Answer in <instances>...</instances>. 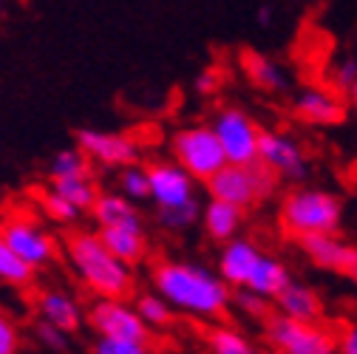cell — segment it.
<instances>
[{
  "instance_id": "8d00e7d4",
  "label": "cell",
  "mask_w": 357,
  "mask_h": 354,
  "mask_svg": "<svg viewBox=\"0 0 357 354\" xmlns=\"http://www.w3.org/2000/svg\"><path fill=\"white\" fill-rule=\"evenodd\" d=\"M337 346H340V354H357V323L343 329V334L337 337Z\"/></svg>"
},
{
  "instance_id": "277c9868",
  "label": "cell",
  "mask_w": 357,
  "mask_h": 354,
  "mask_svg": "<svg viewBox=\"0 0 357 354\" xmlns=\"http://www.w3.org/2000/svg\"><path fill=\"white\" fill-rule=\"evenodd\" d=\"M275 187H278V176L270 167H264L261 162L227 164L207 182L210 199L230 201V204H236L241 210H250L252 204L270 199L275 193Z\"/></svg>"
},
{
  "instance_id": "d590c367",
  "label": "cell",
  "mask_w": 357,
  "mask_h": 354,
  "mask_svg": "<svg viewBox=\"0 0 357 354\" xmlns=\"http://www.w3.org/2000/svg\"><path fill=\"white\" fill-rule=\"evenodd\" d=\"M218 85H221V77L215 71H202L199 79H196V91L199 94H215Z\"/></svg>"
},
{
  "instance_id": "83f0119b",
  "label": "cell",
  "mask_w": 357,
  "mask_h": 354,
  "mask_svg": "<svg viewBox=\"0 0 357 354\" xmlns=\"http://www.w3.org/2000/svg\"><path fill=\"white\" fill-rule=\"evenodd\" d=\"M0 278H3L6 286H29L34 278V267L29 261H23L17 252H12L6 244H0Z\"/></svg>"
},
{
  "instance_id": "30bf717a",
  "label": "cell",
  "mask_w": 357,
  "mask_h": 354,
  "mask_svg": "<svg viewBox=\"0 0 357 354\" xmlns=\"http://www.w3.org/2000/svg\"><path fill=\"white\" fill-rule=\"evenodd\" d=\"M258 162L270 167L284 182H303L309 173V159L295 137L284 130H261L258 145Z\"/></svg>"
},
{
  "instance_id": "8992f818",
  "label": "cell",
  "mask_w": 357,
  "mask_h": 354,
  "mask_svg": "<svg viewBox=\"0 0 357 354\" xmlns=\"http://www.w3.org/2000/svg\"><path fill=\"white\" fill-rule=\"evenodd\" d=\"M264 334L275 351L281 354H340L337 337L318 323L292 321L281 312L264 321Z\"/></svg>"
},
{
  "instance_id": "2e32d148",
  "label": "cell",
  "mask_w": 357,
  "mask_h": 354,
  "mask_svg": "<svg viewBox=\"0 0 357 354\" xmlns=\"http://www.w3.org/2000/svg\"><path fill=\"white\" fill-rule=\"evenodd\" d=\"M34 309H37V315L40 321H46L63 332H77L82 326V309L79 303L63 292V289H46V292H40L37 300H34Z\"/></svg>"
},
{
  "instance_id": "1f68e13d",
  "label": "cell",
  "mask_w": 357,
  "mask_h": 354,
  "mask_svg": "<svg viewBox=\"0 0 357 354\" xmlns=\"http://www.w3.org/2000/svg\"><path fill=\"white\" fill-rule=\"evenodd\" d=\"M326 74H329L326 79H329L335 88H340V91H349V88L354 85V79H357V60H354V57H340V60H335V63L329 66Z\"/></svg>"
},
{
  "instance_id": "8fae6325",
  "label": "cell",
  "mask_w": 357,
  "mask_h": 354,
  "mask_svg": "<svg viewBox=\"0 0 357 354\" xmlns=\"http://www.w3.org/2000/svg\"><path fill=\"white\" fill-rule=\"evenodd\" d=\"M148 170H151V201L156 204V210L182 207L196 199V179L176 159L170 162L159 159L148 164Z\"/></svg>"
},
{
  "instance_id": "cb8c5ba5",
  "label": "cell",
  "mask_w": 357,
  "mask_h": 354,
  "mask_svg": "<svg viewBox=\"0 0 357 354\" xmlns=\"http://www.w3.org/2000/svg\"><path fill=\"white\" fill-rule=\"evenodd\" d=\"M52 187H54L57 193H63L71 204H77L82 213H91V207H94L97 199H100V190H97V185H94L91 176H77V179H57V182H52Z\"/></svg>"
},
{
  "instance_id": "52a82bcc",
  "label": "cell",
  "mask_w": 357,
  "mask_h": 354,
  "mask_svg": "<svg viewBox=\"0 0 357 354\" xmlns=\"http://www.w3.org/2000/svg\"><path fill=\"white\" fill-rule=\"evenodd\" d=\"M88 323L100 337H114V340H137V343H151V326L139 315L137 306H130L125 298H97L88 306Z\"/></svg>"
},
{
  "instance_id": "3957f363",
  "label": "cell",
  "mask_w": 357,
  "mask_h": 354,
  "mask_svg": "<svg viewBox=\"0 0 357 354\" xmlns=\"http://www.w3.org/2000/svg\"><path fill=\"white\" fill-rule=\"evenodd\" d=\"M278 218L281 227L295 238L337 233L343 218V201L321 187H298L281 199Z\"/></svg>"
},
{
  "instance_id": "4fadbf2b",
  "label": "cell",
  "mask_w": 357,
  "mask_h": 354,
  "mask_svg": "<svg viewBox=\"0 0 357 354\" xmlns=\"http://www.w3.org/2000/svg\"><path fill=\"white\" fill-rule=\"evenodd\" d=\"M298 244L315 267L329 270V272H340V275L357 281V247L354 244L337 238L335 233L306 236V238H298Z\"/></svg>"
},
{
  "instance_id": "f35d334b",
  "label": "cell",
  "mask_w": 357,
  "mask_h": 354,
  "mask_svg": "<svg viewBox=\"0 0 357 354\" xmlns=\"http://www.w3.org/2000/svg\"><path fill=\"white\" fill-rule=\"evenodd\" d=\"M270 20H273V12H270V9H266V6L258 9V23H261V26H264V23H270Z\"/></svg>"
},
{
  "instance_id": "e575fe53",
  "label": "cell",
  "mask_w": 357,
  "mask_h": 354,
  "mask_svg": "<svg viewBox=\"0 0 357 354\" xmlns=\"http://www.w3.org/2000/svg\"><path fill=\"white\" fill-rule=\"evenodd\" d=\"M20 351V332L9 318H0V354Z\"/></svg>"
},
{
  "instance_id": "d6986e66",
  "label": "cell",
  "mask_w": 357,
  "mask_h": 354,
  "mask_svg": "<svg viewBox=\"0 0 357 354\" xmlns=\"http://www.w3.org/2000/svg\"><path fill=\"white\" fill-rule=\"evenodd\" d=\"M122 193H100L97 204L91 207V215L97 221V230L102 227H142V215Z\"/></svg>"
},
{
  "instance_id": "ffe728a7",
  "label": "cell",
  "mask_w": 357,
  "mask_h": 354,
  "mask_svg": "<svg viewBox=\"0 0 357 354\" xmlns=\"http://www.w3.org/2000/svg\"><path fill=\"white\" fill-rule=\"evenodd\" d=\"M100 238L105 241V247L125 263H139L148 252V238H145V227H102L97 230Z\"/></svg>"
},
{
  "instance_id": "5b68a950",
  "label": "cell",
  "mask_w": 357,
  "mask_h": 354,
  "mask_svg": "<svg viewBox=\"0 0 357 354\" xmlns=\"http://www.w3.org/2000/svg\"><path fill=\"white\" fill-rule=\"evenodd\" d=\"M170 153H173V159L178 164L190 170V176L196 182H204V185L213 179L221 167L230 164V159H227L225 148H221L213 125L178 128L176 134L170 137Z\"/></svg>"
},
{
  "instance_id": "6da1fadb",
  "label": "cell",
  "mask_w": 357,
  "mask_h": 354,
  "mask_svg": "<svg viewBox=\"0 0 357 354\" xmlns=\"http://www.w3.org/2000/svg\"><path fill=\"white\" fill-rule=\"evenodd\" d=\"M153 289L182 315L213 321L233 306V286L218 272L190 261H159L151 270Z\"/></svg>"
},
{
  "instance_id": "7402d4cb",
  "label": "cell",
  "mask_w": 357,
  "mask_h": 354,
  "mask_svg": "<svg viewBox=\"0 0 357 354\" xmlns=\"http://www.w3.org/2000/svg\"><path fill=\"white\" fill-rule=\"evenodd\" d=\"M241 63H244V71H247L250 82L258 85L261 91H266V94L287 91V71L275 60H270V57L261 54V52H247L241 57Z\"/></svg>"
},
{
  "instance_id": "d6a6232c",
  "label": "cell",
  "mask_w": 357,
  "mask_h": 354,
  "mask_svg": "<svg viewBox=\"0 0 357 354\" xmlns=\"http://www.w3.org/2000/svg\"><path fill=\"white\" fill-rule=\"evenodd\" d=\"M91 354H151L148 343L137 340H114V337H100L91 348Z\"/></svg>"
},
{
  "instance_id": "44dd1931",
  "label": "cell",
  "mask_w": 357,
  "mask_h": 354,
  "mask_svg": "<svg viewBox=\"0 0 357 354\" xmlns=\"http://www.w3.org/2000/svg\"><path fill=\"white\" fill-rule=\"evenodd\" d=\"M289 281H292V275H289V270H287V263L264 252V255L258 258V263H255V270H252L247 286L255 289V292L264 295V298L275 300V298L289 286Z\"/></svg>"
},
{
  "instance_id": "4dcf8cb0",
  "label": "cell",
  "mask_w": 357,
  "mask_h": 354,
  "mask_svg": "<svg viewBox=\"0 0 357 354\" xmlns=\"http://www.w3.org/2000/svg\"><path fill=\"white\" fill-rule=\"evenodd\" d=\"M40 207H43V213H46L52 221H60V224H71V221H77L79 215H82V210L77 207V204H71L63 193H57L54 187H49V190H43L40 193Z\"/></svg>"
},
{
  "instance_id": "74e56055",
  "label": "cell",
  "mask_w": 357,
  "mask_h": 354,
  "mask_svg": "<svg viewBox=\"0 0 357 354\" xmlns=\"http://www.w3.org/2000/svg\"><path fill=\"white\" fill-rule=\"evenodd\" d=\"M346 100H349V105L357 111V79H354V85H351L349 91H346Z\"/></svg>"
},
{
  "instance_id": "ab89813d",
  "label": "cell",
  "mask_w": 357,
  "mask_h": 354,
  "mask_svg": "<svg viewBox=\"0 0 357 354\" xmlns=\"http://www.w3.org/2000/svg\"><path fill=\"white\" fill-rule=\"evenodd\" d=\"M258 354H281V351H275V348H270V351H258Z\"/></svg>"
},
{
  "instance_id": "7a4b0ae2",
  "label": "cell",
  "mask_w": 357,
  "mask_h": 354,
  "mask_svg": "<svg viewBox=\"0 0 357 354\" xmlns=\"http://www.w3.org/2000/svg\"><path fill=\"white\" fill-rule=\"evenodd\" d=\"M68 261L77 272V278L91 289L97 298H128L133 292V272L130 263L119 261L100 233L79 230L66 244Z\"/></svg>"
},
{
  "instance_id": "484cf974",
  "label": "cell",
  "mask_w": 357,
  "mask_h": 354,
  "mask_svg": "<svg viewBox=\"0 0 357 354\" xmlns=\"http://www.w3.org/2000/svg\"><path fill=\"white\" fill-rule=\"evenodd\" d=\"M116 187L130 201H148L151 199V170L137 164V162L128 164V167H119Z\"/></svg>"
},
{
  "instance_id": "ac0fdd59",
  "label": "cell",
  "mask_w": 357,
  "mask_h": 354,
  "mask_svg": "<svg viewBox=\"0 0 357 354\" xmlns=\"http://www.w3.org/2000/svg\"><path fill=\"white\" fill-rule=\"evenodd\" d=\"M244 224V210L230 204V201H221V199H210L204 204V213H202V227L204 233L218 241V244H227L230 238L238 236Z\"/></svg>"
},
{
  "instance_id": "ba28073f",
  "label": "cell",
  "mask_w": 357,
  "mask_h": 354,
  "mask_svg": "<svg viewBox=\"0 0 357 354\" xmlns=\"http://www.w3.org/2000/svg\"><path fill=\"white\" fill-rule=\"evenodd\" d=\"M213 130L225 148L230 164H252L258 162V145H261V130L252 122V116L241 108H221L213 116Z\"/></svg>"
},
{
  "instance_id": "9c48e42d",
  "label": "cell",
  "mask_w": 357,
  "mask_h": 354,
  "mask_svg": "<svg viewBox=\"0 0 357 354\" xmlns=\"http://www.w3.org/2000/svg\"><path fill=\"white\" fill-rule=\"evenodd\" d=\"M0 244H6L12 252H17L23 261H29L34 270L49 267V263L57 258L54 238L43 230L34 218H26V215H17V213L6 215Z\"/></svg>"
},
{
  "instance_id": "f546056e",
  "label": "cell",
  "mask_w": 357,
  "mask_h": 354,
  "mask_svg": "<svg viewBox=\"0 0 357 354\" xmlns=\"http://www.w3.org/2000/svg\"><path fill=\"white\" fill-rule=\"evenodd\" d=\"M273 303H275V300H270V298L258 295V292H255V289H250V286L233 289V306L238 309V312H241L244 318H252V321H266V318L273 315Z\"/></svg>"
},
{
  "instance_id": "e0dca14e",
  "label": "cell",
  "mask_w": 357,
  "mask_h": 354,
  "mask_svg": "<svg viewBox=\"0 0 357 354\" xmlns=\"http://www.w3.org/2000/svg\"><path fill=\"white\" fill-rule=\"evenodd\" d=\"M275 309L281 315L292 318V321L318 323L321 315H324V300H321L318 289H312L309 284L289 281V286L275 298Z\"/></svg>"
},
{
  "instance_id": "4316f807",
  "label": "cell",
  "mask_w": 357,
  "mask_h": 354,
  "mask_svg": "<svg viewBox=\"0 0 357 354\" xmlns=\"http://www.w3.org/2000/svg\"><path fill=\"white\" fill-rule=\"evenodd\" d=\"M139 309V315L145 318V323L153 329V332H162V329H170V323H173V312L176 309L153 289V292H145V295H139L137 298V303H133Z\"/></svg>"
},
{
  "instance_id": "d4e9b609",
  "label": "cell",
  "mask_w": 357,
  "mask_h": 354,
  "mask_svg": "<svg viewBox=\"0 0 357 354\" xmlns=\"http://www.w3.org/2000/svg\"><path fill=\"white\" fill-rule=\"evenodd\" d=\"M88 162H91V159L82 153V148H63V151H57L52 164H49L52 182H57V179H77V176H91Z\"/></svg>"
},
{
  "instance_id": "f1b7e54d",
  "label": "cell",
  "mask_w": 357,
  "mask_h": 354,
  "mask_svg": "<svg viewBox=\"0 0 357 354\" xmlns=\"http://www.w3.org/2000/svg\"><path fill=\"white\" fill-rule=\"evenodd\" d=\"M204 207L199 204V199L182 204V207H170V210H156V224L170 230V233H182V230H190L196 221L202 218Z\"/></svg>"
},
{
  "instance_id": "5bb4252c",
  "label": "cell",
  "mask_w": 357,
  "mask_h": 354,
  "mask_svg": "<svg viewBox=\"0 0 357 354\" xmlns=\"http://www.w3.org/2000/svg\"><path fill=\"white\" fill-rule=\"evenodd\" d=\"M292 108L309 125H340L346 119L343 100L329 88H318V85L301 88L292 100Z\"/></svg>"
},
{
  "instance_id": "9a60e30c",
  "label": "cell",
  "mask_w": 357,
  "mask_h": 354,
  "mask_svg": "<svg viewBox=\"0 0 357 354\" xmlns=\"http://www.w3.org/2000/svg\"><path fill=\"white\" fill-rule=\"evenodd\" d=\"M264 252L250 241V238H230L225 247H221V255H218V275L225 278L233 289H241L247 286L255 263Z\"/></svg>"
},
{
  "instance_id": "7c38bea8",
  "label": "cell",
  "mask_w": 357,
  "mask_h": 354,
  "mask_svg": "<svg viewBox=\"0 0 357 354\" xmlns=\"http://www.w3.org/2000/svg\"><path fill=\"white\" fill-rule=\"evenodd\" d=\"M77 148H82L88 159L102 167H128L139 159L137 139L125 134H111V130H94V128L77 130Z\"/></svg>"
},
{
  "instance_id": "603a6c76",
  "label": "cell",
  "mask_w": 357,
  "mask_h": 354,
  "mask_svg": "<svg viewBox=\"0 0 357 354\" xmlns=\"http://www.w3.org/2000/svg\"><path fill=\"white\" fill-rule=\"evenodd\" d=\"M207 351L210 354H258L252 340L233 326H213L207 332Z\"/></svg>"
},
{
  "instance_id": "836d02e7",
  "label": "cell",
  "mask_w": 357,
  "mask_h": 354,
  "mask_svg": "<svg viewBox=\"0 0 357 354\" xmlns=\"http://www.w3.org/2000/svg\"><path fill=\"white\" fill-rule=\"evenodd\" d=\"M34 337L43 348H49V351H66L68 348V332L46 323V321H40L37 329H34Z\"/></svg>"
}]
</instances>
